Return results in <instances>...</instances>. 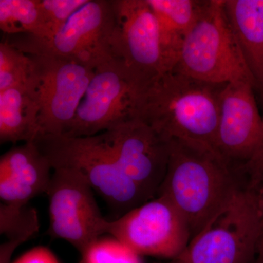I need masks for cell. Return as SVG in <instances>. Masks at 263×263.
Wrapping results in <instances>:
<instances>
[{"label": "cell", "mask_w": 263, "mask_h": 263, "mask_svg": "<svg viewBox=\"0 0 263 263\" xmlns=\"http://www.w3.org/2000/svg\"><path fill=\"white\" fill-rule=\"evenodd\" d=\"M247 82L226 84L221 93L216 150L235 168L243 171L258 149L262 119L254 91Z\"/></svg>", "instance_id": "11"}, {"label": "cell", "mask_w": 263, "mask_h": 263, "mask_svg": "<svg viewBox=\"0 0 263 263\" xmlns=\"http://www.w3.org/2000/svg\"><path fill=\"white\" fill-rule=\"evenodd\" d=\"M34 62L28 53L9 42L0 44V92L18 86H30Z\"/></svg>", "instance_id": "19"}, {"label": "cell", "mask_w": 263, "mask_h": 263, "mask_svg": "<svg viewBox=\"0 0 263 263\" xmlns=\"http://www.w3.org/2000/svg\"><path fill=\"white\" fill-rule=\"evenodd\" d=\"M262 137L258 149L252 160L246 164L245 172L248 176L249 184L251 187L257 189L263 179V114Z\"/></svg>", "instance_id": "23"}, {"label": "cell", "mask_w": 263, "mask_h": 263, "mask_svg": "<svg viewBox=\"0 0 263 263\" xmlns=\"http://www.w3.org/2000/svg\"><path fill=\"white\" fill-rule=\"evenodd\" d=\"M89 0H38L41 18L39 37H24L37 42L49 41L65 26L76 12Z\"/></svg>", "instance_id": "21"}, {"label": "cell", "mask_w": 263, "mask_h": 263, "mask_svg": "<svg viewBox=\"0 0 263 263\" xmlns=\"http://www.w3.org/2000/svg\"><path fill=\"white\" fill-rule=\"evenodd\" d=\"M147 80L122 59L95 69L77 113L65 136H92L138 118Z\"/></svg>", "instance_id": "7"}, {"label": "cell", "mask_w": 263, "mask_h": 263, "mask_svg": "<svg viewBox=\"0 0 263 263\" xmlns=\"http://www.w3.org/2000/svg\"><path fill=\"white\" fill-rule=\"evenodd\" d=\"M209 0H147L160 31L165 72L174 70L185 40Z\"/></svg>", "instance_id": "15"}, {"label": "cell", "mask_w": 263, "mask_h": 263, "mask_svg": "<svg viewBox=\"0 0 263 263\" xmlns=\"http://www.w3.org/2000/svg\"><path fill=\"white\" fill-rule=\"evenodd\" d=\"M249 70L263 91V0H223Z\"/></svg>", "instance_id": "16"}, {"label": "cell", "mask_w": 263, "mask_h": 263, "mask_svg": "<svg viewBox=\"0 0 263 263\" xmlns=\"http://www.w3.org/2000/svg\"><path fill=\"white\" fill-rule=\"evenodd\" d=\"M226 86L194 79L176 69L167 71L147 85L138 119L165 141L216 152L221 96Z\"/></svg>", "instance_id": "1"}, {"label": "cell", "mask_w": 263, "mask_h": 263, "mask_svg": "<svg viewBox=\"0 0 263 263\" xmlns=\"http://www.w3.org/2000/svg\"><path fill=\"white\" fill-rule=\"evenodd\" d=\"M215 84L249 83L259 89L230 27L223 0H209L189 33L175 68Z\"/></svg>", "instance_id": "5"}, {"label": "cell", "mask_w": 263, "mask_h": 263, "mask_svg": "<svg viewBox=\"0 0 263 263\" xmlns=\"http://www.w3.org/2000/svg\"><path fill=\"white\" fill-rule=\"evenodd\" d=\"M34 143L53 169L79 171L106 202L115 219L150 200L123 171L105 132L77 138L43 135Z\"/></svg>", "instance_id": "3"}, {"label": "cell", "mask_w": 263, "mask_h": 263, "mask_svg": "<svg viewBox=\"0 0 263 263\" xmlns=\"http://www.w3.org/2000/svg\"><path fill=\"white\" fill-rule=\"evenodd\" d=\"M10 44L27 53H48L95 70L122 59L114 0H89L49 41L24 37Z\"/></svg>", "instance_id": "6"}, {"label": "cell", "mask_w": 263, "mask_h": 263, "mask_svg": "<svg viewBox=\"0 0 263 263\" xmlns=\"http://www.w3.org/2000/svg\"><path fill=\"white\" fill-rule=\"evenodd\" d=\"M52 169L34 142L10 148L0 158L1 202L27 205L34 197L47 193Z\"/></svg>", "instance_id": "14"}, {"label": "cell", "mask_w": 263, "mask_h": 263, "mask_svg": "<svg viewBox=\"0 0 263 263\" xmlns=\"http://www.w3.org/2000/svg\"><path fill=\"white\" fill-rule=\"evenodd\" d=\"M254 263H263V235L259 240L258 249H257V257Z\"/></svg>", "instance_id": "27"}, {"label": "cell", "mask_w": 263, "mask_h": 263, "mask_svg": "<svg viewBox=\"0 0 263 263\" xmlns=\"http://www.w3.org/2000/svg\"><path fill=\"white\" fill-rule=\"evenodd\" d=\"M105 133L125 174L150 200L157 197L167 171L169 142L138 118Z\"/></svg>", "instance_id": "12"}, {"label": "cell", "mask_w": 263, "mask_h": 263, "mask_svg": "<svg viewBox=\"0 0 263 263\" xmlns=\"http://www.w3.org/2000/svg\"><path fill=\"white\" fill-rule=\"evenodd\" d=\"M40 222L35 209L27 205L0 202V234L8 240L26 242L39 232Z\"/></svg>", "instance_id": "20"}, {"label": "cell", "mask_w": 263, "mask_h": 263, "mask_svg": "<svg viewBox=\"0 0 263 263\" xmlns=\"http://www.w3.org/2000/svg\"><path fill=\"white\" fill-rule=\"evenodd\" d=\"M238 172L243 173L218 152L172 140L167 171L157 196L168 199L181 213L192 239L243 186L238 181Z\"/></svg>", "instance_id": "2"}, {"label": "cell", "mask_w": 263, "mask_h": 263, "mask_svg": "<svg viewBox=\"0 0 263 263\" xmlns=\"http://www.w3.org/2000/svg\"><path fill=\"white\" fill-rule=\"evenodd\" d=\"M14 263H59L56 257L47 249H33Z\"/></svg>", "instance_id": "24"}, {"label": "cell", "mask_w": 263, "mask_h": 263, "mask_svg": "<svg viewBox=\"0 0 263 263\" xmlns=\"http://www.w3.org/2000/svg\"><path fill=\"white\" fill-rule=\"evenodd\" d=\"M41 27L38 0H0V28L3 32L37 38Z\"/></svg>", "instance_id": "18"}, {"label": "cell", "mask_w": 263, "mask_h": 263, "mask_svg": "<svg viewBox=\"0 0 263 263\" xmlns=\"http://www.w3.org/2000/svg\"><path fill=\"white\" fill-rule=\"evenodd\" d=\"M28 54L34 62L30 86L39 105L40 136L65 135L76 117L95 70L54 55Z\"/></svg>", "instance_id": "8"}, {"label": "cell", "mask_w": 263, "mask_h": 263, "mask_svg": "<svg viewBox=\"0 0 263 263\" xmlns=\"http://www.w3.org/2000/svg\"><path fill=\"white\" fill-rule=\"evenodd\" d=\"M105 233L141 256L171 260L182 254L192 238L184 218L162 195L107 221Z\"/></svg>", "instance_id": "10"}, {"label": "cell", "mask_w": 263, "mask_h": 263, "mask_svg": "<svg viewBox=\"0 0 263 263\" xmlns=\"http://www.w3.org/2000/svg\"><path fill=\"white\" fill-rule=\"evenodd\" d=\"M40 108L30 86L0 92V143H33L40 136Z\"/></svg>", "instance_id": "17"}, {"label": "cell", "mask_w": 263, "mask_h": 263, "mask_svg": "<svg viewBox=\"0 0 263 263\" xmlns=\"http://www.w3.org/2000/svg\"><path fill=\"white\" fill-rule=\"evenodd\" d=\"M93 189L74 169H53L47 191L49 226L46 234L65 240L83 254L105 233Z\"/></svg>", "instance_id": "9"}, {"label": "cell", "mask_w": 263, "mask_h": 263, "mask_svg": "<svg viewBox=\"0 0 263 263\" xmlns=\"http://www.w3.org/2000/svg\"><path fill=\"white\" fill-rule=\"evenodd\" d=\"M81 255L79 263H143L142 256L114 237L99 238Z\"/></svg>", "instance_id": "22"}, {"label": "cell", "mask_w": 263, "mask_h": 263, "mask_svg": "<svg viewBox=\"0 0 263 263\" xmlns=\"http://www.w3.org/2000/svg\"><path fill=\"white\" fill-rule=\"evenodd\" d=\"M24 243L21 240H8L0 245V263H10L13 254L19 246Z\"/></svg>", "instance_id": "25"}, {"label": "cell", "mask_w": 263, "mask_h": 263, "mask_svg": "<svg viewBox=\"0 0 263 263\" xmlns=\"http://www.w3.org/2000/svg\"><path fill=\"white\" fill-rule=\"evenodd\" d=\"M261 235L257 190L242 186L171 263H254Z\"/></svg>", "instance_id": "4"}, {"label": "cell", "mask_w": 263, "mask_h": 263, "mask_svg": "<svg viewBox=\"0 0 263 263\" xmlns=\"http://www.w3.org/2000/svg\"><path fill=\"white\" fill-rule=\"evenodd\" d=\"M123 60L152 81L165 72L160 31L147 0H114Z\"/></svg>", "instance_id": "13"}, {"label": "cell", "mask_w": 263, "mask_h": 263, "mask_svg": "<svg viewBox=\"0 0 263 263\" xmlns=\"http://www.w3.org/2000/svg\"><path fill=\"white\" fill-rule=\"evenodd\" d=\"M257 203H258L259 214L261 216V221H262V235H263V179L262 182L257 189Z\"/></svg>", "instance_id": "26"}]
</instances>
